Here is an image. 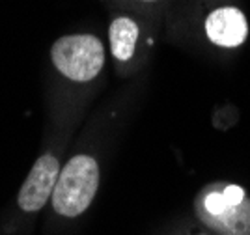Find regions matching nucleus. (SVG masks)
Wrapping results in <instances>:
<instances>
[{
	"mask_svg": "<svg viewBox=\"0 0 250 235\" xmlns=\"http://www.w3.org/2000/svg\"><path fill=\"white\" fill-rule=\"evenodd\" d=\"M99 187V164L90 155H75L60 168L52 207L63 216H79L90 207Z\"/></svg>",
	"mask_w": 250,
	"mask_h": 235,
	"instance_id": "nucleus-1",
	"label": "nucleus"
},
{
	"mask_svg": "<svg viewBox=\"0 0 250 235\" xmlns=\"http://www.w3.org/2000/svg\"><path fill=\"white\" fill-rule=\"evenodd\" d=\"M51 60L65 79L88 82L103 69L104 47L94 34H71L52 45Z\"/></svg>",
	"mask_w": 250,
	"mask_h": 235,
	"instance_id": "nucleus-2",
	"label": "nucleus"
},
{
	"mask_svg": "<svg viewBox=\"0 0 250 235\" xmlns=\"http://www.w3.org/2000/svg\"><path fill=\"white\" fill-rule=\"evenodd\" d=\"M208 218L228 235L250 234V202L239 185H228L222 192H211L204 200Z\"/></svg>",
	"mask_w": 250,
	"mask_h": 235,
	"instance_id": "nucleus-3",
	"label": "nucleus"
},
{
	"mask_svg": "<svg viewBox=\"0 0 250 235\" xmlns=\"http://www.w3.org/2000/svg\"><path fill=\"white\" fill-rule=\"evenodd\" d=\"M58 174H60V163L54 155L45 153L36 161L17 198L22 211L34 213L47 204L49 196H52Z\"/></svg>",
	"mask_w": 250,
	"mask_h": 235,
	"instance_id": "nucleus-4",
	"label": "nucleus"
},
{
	"mask_svg": "<svg viewBox=\"0 0 250 235\" xmlns=\"http://www.w3.org/2000/svg\"><path fill=\"white\" fill-rule=\"evenodd\" d=\"M204 30L213 45L235 49L249 38V21L235 6H219L208 13Z\"/></svg>",
	"mask_w": 250,
	"mask_h": 235,
	"instance_id": "nucleus-5",
	"label": "nucleus"
},
{
	"mask_svg": "<svg viewBox=\"0 0 250 235\" xmlns=\"http://www.w3.org/2000/svg\"><path fill=\"white\" fill-rule=\"evenodd\" d=\"M140 22L131 17V15H116L110 21L108 26V40H110V49L118 62H129L136 52L138 40H140Z\"/></svg>",
	"mask_w": 250,
	"mask_h": 235,
	"instance_id": "nucleus-6",
	"label": "nucleus"
},
{
	"mask_svg": "<svg viewBox=\"0 0 250 235\" xmlns=\"http://www.w3.org/2000/svg\"><path fill=\"white\" fill-rule=\"evenodd\" d=\"M142 2H157V0H142Z\"/></svg>",
	"mask_w": 250,
	"mask_h": 235,
	"instance_id": "nucleus-7",
	"label": "nucleus"
}]
</instances>
